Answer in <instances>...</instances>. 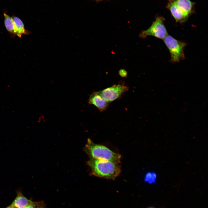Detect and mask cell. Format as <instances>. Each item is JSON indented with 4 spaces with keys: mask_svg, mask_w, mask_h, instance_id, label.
Here are the masks:
<instances>
[{
    "mask_svg": "<svg viewBox=\"0 0 208 208\" xmlns=\"http://www.w3.org/2000/svg\"><path fill=\"white\" fill-rule=\"evenodd\" d=\"M87 164L91 174L97 177L108 179H114L121 172L120 164L104 160L90 159Z\"/></svg>",
    "mask_w": 208,
    "mask_h": 208,
    "instance_id": "1",
    "label": "cell"
},
{
    "mask_svg": "<svg viewBox=\"0 0 208 208\" xmlns=\"http://www.w3.org/2000/svg\"><path fill=\"white\" fill-rule=\"evenodd\" d=\"M84 150L90 159L107 160L120 164L121 156L107 147L94 143L88 139Z\"/></svg>",
    "mask_w": 208,
    "mask_h": 208,
    "instance_id": "2",
    "label": "cell"
},
{
    "mask_svg": "<svg viewBox=\"0 0 208 208\" xmlns=\"http://www.w3.org/2000/svg\"><path fill=\"white\" fill-rule=\"evenodd\" d=\"M163 40L170 52L172 62H177L185 59L184 50L186 46L185 42L178 40L170 35H167Z\"/></svg>",
    "mask_w": 208,
    "mask_h": 208,
    "instance_id": "3",
    "label": "cell"
},
{
    "mask_svg": "<svg viewBox=\"0 0 208 208\" xmlns=\"http://www.w3.org/2000/svg\"><path fill=\"white\" fill-rule=\"evenodd\" d=\"M164 21V18L162 17L157 16L148 28L141 31L139 34V37L144 38L148 36H152L164 39L168 35Z\"/></svg>",
    "mask_w": 208,
    "mask_h": 208,
    "instance_id": "4",
    "label": "cell"
},
{
    "mask_svg": "<svg viewBox=\"0 0 208 208\" xmlns=\"http://www.w3.org/2000/svg\"><path fill=\"white\" fill-rule=\"evenodd\" d=\"M129 89V87L122 82L114 85L99 92L105 99L110 103L121 97Z\"/></svg>",
    "mask_w": 208,
    "mask_h": 208,
    "instance_id": "5",
    "label": "cell"
},
{
    "mask_svg": "<svg viewBox=\"0 0 208 208\" xmlns=\"http://www.w3.org/2000/svg\"><path fill=\"white\" fill-rule=\"evenodd\" d=\"M88 103L94 105L102 112L107 108L110 103L102 97L99 91H94L90 95Z\"/></svg>",
    "mask_w": 208,
    "mask_h": 208,
    "instance_id": "6",
    "label": "cell"
},
{
    "mask_svg": "<svg viewBox=\"0 0 208 208\" xmlns=\"http://www.w3.org/2000/svg\"><path fill=\"white\" fill-rule=\"evenodd\" d=\"M167 7L177 22H183L188 18L189 16L184 13L174 3L173 0L168 3Z\"/></svg>",
    "mask_w": 208,
    "mask_h": 208,
    "instance_id": "7",
    "label": "cell"
},
{
    "mask_svg": "<svg viewBox=\"0 0 208 208\" xmlns=\"http://www.w3.org/2000/svg\"><path fill=\"white\" fill-rule=\"evenodd\" d=\"M33 202L25 197L23 194L22 192L19 190L17 192L16 198L11 205L15 208H24L31 204Z\"/></svg>",
    "mask_w": 208,
    "mask_h": 208,
    "instance_id": "8",
    "label": "cell"
},
{
    "mask_svg": "<svg viewBox=\"0 0 208 208\" xmlns=\"http://www.w3.org/2000/svg\"><path fill=\"white\" fill-rule=\"evenodd\" d=\"M174 3L185 14L189 16L194 5L190 0H173Z\"/></svg>",
    "mask_w": 208,
    "mask_h": 208,
    "instance_id": "9",
    "label": "cell"
},
{
    "mask_svg": "<svg viewBox=\"0 0 208 208\" xmlns=\"http://www.w3.org/2000/svg\"><path fill=\"white\" fill-rule=\"evenodd\" d=\"M12 18L14 25L15 34L21 38L22 35L27 34V32L25 29L22 21L19 18L15 16Z\"/></svg>",
    "mask_w": 208,
    "mask_h": 208,
    "instance_id": "10",
    "label": "cell"
},
{
    "mask_svg": "<svg viewBox=\"0 0 208 208\" xmlns=\"http://www.w3.org/2000/svg\"><path fill=\"white\" fill-rule=\"evenodd\" d=\"M3 14L5 25L6 29L10 32L15 34L14 25L12 18L5 13Z\"/></svg>",
    "mask_w": 208,
    "mask_h": 208,
    "instance_id": "11",
    "label": "cell"
},
{
    "mask_svg": "<svg viewBox=\"0 0 208 208\" xmlns=\"http://www.w3.org/2000/svg\"><path fill=\"white\" fill-rule=\"evenodd\" d=\"M118 73L120 75L123 77H125L127 76V71L123 69H120Z\"/></svg>",
    "mask_w": 208,
    "mask_h": 208,
    "instance_id": "12",
    "label": "cell"
},
{
    "mask_svg": "<svg viewBox=\"0 0 208 208\" xmlns=\"http://www.w3.org/2000/svg\"><path fill=\"white\" fill-rule=\"evenodd\" d=\"M38 202H33L32 203L24 208H36Z\"/></svg>",
    "mask_w": 208,
    "mask_h": 208,
    "instance_id": "13",
    "label": "cell"
},
{
    "mask_svg": "<svg viewBox=\"0 0 208 208\" xmlns=\"http://www.w3.org/2000/svg\"><path fill=\"white\" fill-rule=\"evenodd\" d=\"M36 208H46L45 204L43 201L38 202Z\"/></svg>",
    "mask_w": 208,
    "mask_h": 208,
    "instance_id": "14",
    "label": "cell"
},
{
    "mask_svg": "<svg viewBox=\"0 0 208 208\" xmlns=\"http://www.w3.org/2000/svg\"><path fill=\"white\" fill-rule=\"evenodd\" d=\"M6 208H12V207L11 205H10V206H8Z\"/></svg>",
    "mask_w": 208,
    "mask_h": 208,
    "instance_id": "15",
    "label": "cell"
},
{
    "mask_svg": "<svg viewBox=\"0 0 208 208\" xmlns=\"http://www.w3.org/2000/svg\"><path fill=\"white\" fill-rule=\"evenodd\" d=\"M97 0V1H100L102 0Z\"/></svg>",
    "mask_w": 208,
    "mask_h": 208,
    "instance_id": "16",
    "label": "cell"
},
{
    "mask_svg": "<svg viewBox=\"0 0 208 208\" xmlns=\"http://www.w3.org/2000/svg\"></svg>",
    "mask_w": 208,
    "mask_h": 208,
    "instance_id": "17",
    "label": "cell"
}]
</instances>
